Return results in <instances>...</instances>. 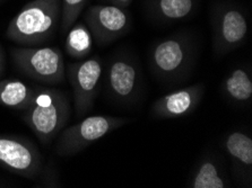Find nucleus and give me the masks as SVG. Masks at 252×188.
Segmentation results:
<instances>
[{
    "label": "nucleus",
    "mask_w": 252,
    "mask_h": 188,
    "mask_svg": "<svg viewBox=\"0 0 252 188\" xmlns=\"http://www.w3.org/2000/svg\"><path fill=\"white\" fill-rule=\"evenodd\" d=\"M60 19L61 0H32L9 22L6 36L22 47H41L55 37Z\"/></svg>",
    "instance_id": "obj_1"
},
{
    "label": "nucleus",
    "mask_w": 252,
    "mask_h": 188,
    "mask_svg": "<svg viewBox=\"0 0 252 188\" xmlns=\"http://www.w3.org/2000/svg\"><path fill=\"white\" fill-rule=\"evenodd\" d=\"M197 55V40L191 32L183 30L153 43L148 63L156 79L171 83L180 81L191 72Z\"/></svg>",
    "instance_id": "obj_2"
},
{
    "label": "nucleus",
    "mask_w": 252,
    "mask_h": 188,
    "mask_svg": "<svg viewBox=\"0 0 252 188\" xmlns=\"http://www.w3.org/2000/svg\"><path fill=\"white\" fill-rule=\"evenodd\" d=\"M70 116L67 96L56 88L35 87L33 102L23 120L43 144H49L63 131Z\"/></svg>",
    "instance_id": "obj_3"
},
{
    "label": "nucleus",
    "mask_w": 252,
    "mask_h": 188,
    "mask_svg": "<svg viewBox=\"0 0 252 188\" xmlns=\"http://www.w3.org/2000/svg\"><path fill=\"white\" fill-rule=\"evenodd\" d=\"M141 70L138 59L128 51L117 50L105 67V90L113 102L135 104L141 94Z\"/></svg>",
    "instance_id": "obj_4"
},
{
    "label": "nucleus",
    "mask_w": 252,
    "mask_h": 188,
    "mask_svg": "<svg viewBox=\"0 0 252 188\" xmlns=\"http://www.w3.org/2000/svg\"><path fill=\"white\" fill-rule=\"evenodd\" d=\"M11 59L17 70L36 81L57 85L64 79L63 52L50 47H23L11 49Z\"/></svg>",
    "instance_id": "obj_5"
},
{
    "label": "nucleus",
    "mask_w": 252,
    "mask_h": 188,
    "mask_svg": "<svg viewBox=\"0 0 252 188\" xmlns=\"http://www.w3.org/2000/svg\"><path fill=\"white\" fill-rule=\"evenodd\" d=\"M212 30L214 53L226 55L246 43L249 30L247 15L235 3H217L212 11Z\"/></svg>",
    "instance_id": "obj_6"
},
{
    "label": "nucleus",
    "mask_w": 252,
    "mask_h": 188,
    "mask_svg": "<svg viewBox=\"0 0 252 188\" xmlns=\"http://www.w3.org/2000/svg\"><path fill=\"white\" fill-rule=\"evenodd\" d=\"M129 122L130 120L126 117L92 115L77 124L61 131L56 145V151L61 157L77 155L92 143Z\"/></svg>",
    "instance_id": "obj_7"
},
{
    "label": "nucleus",
    "mask_w": 252,
    "mask_h": 188,
    "mask_svg": "<svg viewBox=\"0 0 252 188\" xmlns=\"http://www.w3.org/2000/svg\"><path fill=\"white\" fill-rule=\"evenodd\" d=\"M84 23L95 43L108 45L130 32L132 17L128 8L104 3L89 7L84 14Z\"/></svg>",
    "instance_id": "obj_8"
},
{
    "label": "nucleus",
    "mask_w": 252,
    "mask_h": 188,
    "mask_svg": "<svg viewBox=\"0 0 252 188\" xmlns=\"http://www.w3.org/2000/svg\"><path fill=\"white\" fill-rule=\"evenodd\" d=\"M103 62L100 56L70 63L67 68L68 79L74 93V108L78 118L93 108L95 98L100 91L103 76Z\"/></svg>",
    "instance_id": "obj_9"
},
{
    "label": "nucleus",
    "mask_w": 252,
    "mask_h": 188,
    "mask_svg": "<svg viewBox=\"0 0 252 188\" xmlns=\"http://www.w3.org/2000/svg\"><path fill=\"white\" fill-rule=\"evenodd\" d=\"M0 167L24 178L35 179L43 168V157L26 137L0 134Z\"/></svg>",
    "instance_id": "obj_10"
},
{
    "label": "nucleus",
    "mask_w": 252,
    "mask_h": 188,
    "mask_svg": "<svg viewBox=\"0 0 252 188\" xmlns=\"http://www.w3.org/2000/svg\"><path fill=\"white\" fill-rule=\"evenodd\" d=\"M205 95L204 83H193L173 90L153 103L151 114L155 118H179L188 116L199 106Z\"/></svg>",
    "instance_id": "obj_11"
},
{
    "label": "nucleus",
    "mask_w": 252,
    "mask_h": 188,
    "mask_svg": "<svg viewBox=\"0 0 252 188\" xmlns=\"http://www.w3.org/2000/svg\"><path fill=\"white\" fill-rule=\"evenodd\" d=\"M200 0H144L147 18L158 25H170L192 17Z\"/></svg>",
    "instance_id": "obj_12"
},
{
    "label": "nucleus",
    "mask_w": 252,
    "mask_h": 188,
    "mask_svg": "<svg viewBox=\"0 0 252 188\" xmlns=\"http://www.w3.org/2000/svg\"><path fill=\"white\" fill-rule=\"evenodd\" d=\"M223 145L230 157L235 175L243 184L251 185L252 176V139L243 131H233L224 137Z\"/></svg>",
    "instance_id": "obj_13"
},
{
    "label": "nucleus",
    "mask_w": 252,
    "mask_h": 188,
    "mask_svg": "<svg viewBox=\"0 0 252 188\" xmlns=\"http://www.w3.org/2000/svg\"><path fill=\"white\" fill-rule=\"evenodd\" d=\"M223 93L228 101L236 105L248 106L252 99V77L249 69L235 67L225 77Z\"/></svg>",
    "instance_id": "obj_14"
},
{
    "label": "nucleus",
    "mask_w": 252,
    "mask_h": 188,
    "mask_svg": "<svg viewBox=\"0 0 252 188\" xmlns=\"http://www.w3.org/2000/svg\"><path fill=\"white\" fill-rule=\"evenodd\" d=\"M35 87L18 79L0 80V105L13 109L25 110L33 102Z\"/></svg>",
    "instance_id": "obj_15"
},
{
    "label": "nucleus",
    "mask_w": 252,
    "mask_h": 188,
    "mask_svg": "<svg viewBox=\"0 0 252 188\" xmlns=\"http://www.w3.org/2000/svg\"><path fill=\"white\" fill-rule=\"evenodd\" d=\"M228 185L217 161L209 156L199 161L188 183L191 188H226Z\"/></svg>",
    "instance_id": "obj_16"
},
{
    "label": "nucleus",
    "mask_w": 252,
    "mask_h": 188,
    "mask_svg": "<svg viewBox=\"0 0 252 188\" xmlns=\"http://www.w3.org/2000/svg\"><path fill=\"white\" fill-rule=\"evenodd\" d=\"M93 36L85 23H75L67 32L64 49L72 59L81 60L86 57L93 50Z\"/></svg>",
    "instance_id": "obj_17"
},
{
    "label": "nucleus",
    "mask_w": 252,
    "mask_h": 188,
    "mask_svg": "<svg viewBox=\"0 0 252 188\" xmlns=\"http://www.w3.org/2000/svg\"><path fill=\"white\" fill-rule=\"evenodd\" d=\"M89 0H61L60 33H67L72 25L77 22Z\"/></svg>",
    "instance_id": "obj_18"
},
{
    "label": "nucleus",
    "mask_w": 252,
    "mask_h": 188,
    "mask_svg": "<svg viewBox=\"0 0 252 188\" xmlns=\"http://www.w3.org/2000/svg\"><path fill=\"white\" fill-rule=\"evenodd\" d=\"M48 177V180H45L43 187H58L59 186V179L58 175H57V170L55 167H45L42 168V171L36 178H45Z\"/></svg>",
    "instance_id": "obj_19"
},
{
    "label": "nucleus",
    "mask_w": 252,
    "mask_h": 188,
    "mask_svg": "<svg viewBox=\"0 0 252 188\" xmlns=\"http://www.w3.org/2000/svg\"><path fill=\"white\" fill-rule=\"evenodd\" d=\"M105 3H111V5H116L122 7V8H129V6L131 5L132 0H102Z\"/></svg>",
    "instance_id": "obj_20"
},
{
    "label": "nucleus",
    "mask_w": 252,
    "mask_h": 188,
    "mask_svg": "<svg viewBox=\"0 0 252 188\" xmlns=\"http://www.w3.org/2000/svg\"><path fill=\"white\" fill-rule=\"evenodd\" d=\"M6 69V57H5V52H3V49L0 44V77L5 74Z\"/></svg>",
    "instance_id": "obj_21"
},
{
    "label": "nucleus",
    "mask_w": 252,
    "mask_h": 188,
    "mask_svg": "<svg viewBox=\"0 0 252 188\" xmlns=\"http://www.w3.org/2000/svg\"><path fill=\"white\" fill-rule=\"evenodd\" d=\"M0 1H1V0H0Z\"/></svg>",
    "instance_id": "obj_22"
}]
</instances>
